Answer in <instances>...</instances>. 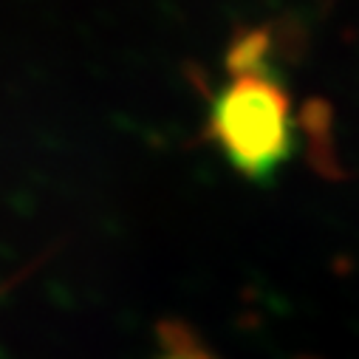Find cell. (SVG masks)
I'll return each mask as SVG.
<instances>
[{
	"label": "cell",
	"mask_w": 359,
	"mask_h": 359,
	"mask_svg": "<svg viewBox=\"0 0 359 359\" xmlns=\"http://www.w3.org/2000/svg\"><path fill=\"white\" fill-rule=\"evenodd\" d=\"M207 139L255 184L272 182L297 150V116L275 74H232L212 100Z\"/></svg>",
	"instance_id": "1"
},
{
	"label": "cell",
	"mask_w": 359,
	"mask_h": 359,
	"mask_svg": "<svg viewBox=\"0 0 359 359\" xmlns=\"http://www.w3.org/2000/svg\"><path fill=\"white\" fill-rule=\"evenodd\" d=\"M303 130L309 133V147H311V161L320 172L325 175H339V164L331 150V111L323 100H311L303 114H300Z\"/></svg>",
	"instance_id": "3"
},
{
	"label": "cell",
	"mask_w": 359,
	"mask_h": 359,
	"mask_svg": "<svg viewBox=\"0 0 359 359\" xmlns=\"http://www.w3.org/2000/svg\"><path fill=\"white\" fill-rule=\"evenodd\" d=\"M278 48H280V37L275 26L241 32L226 51V68L229 74H275Z\"/></svg>",
	"instance_id": "2"
},
{
	"label": "cell",
	"mask_w": 359,
	"mask_h": 359,
	"mask_svg": "<svg viewBox=\"0 0 359 359\" xmlns=\"http://www.w3.org/2000/svg\"><path fill=\"white\" fill-rule=\"evenodd\" d=\"M158 342H161L158 359H215L184 323H161Z\"/></svg>",
	"instance_id": "4"
}]
</instances>
